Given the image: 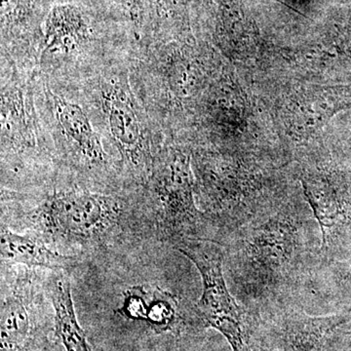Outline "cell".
<instances>
[{
  "mask_svg": "<svg viewBox=\"0 0 351 351\" xmlns=\"http://www.w3.org/2000/svg\"><path fill=\"white\" fill-rule=\"evenodd\" d=\"M313 219L292 207H274L218 241L240 301L258 309L282 302L317 269Z\"/></svg>",
  "mask_w": 351,
  "mask_h": 351,
  "instance_id": "obj_1",
  "label": "cell"
},
{
  "mask_svg": "<svg viewBox=\"0 0 351 351\" xmlns=\"http://www.w3.org/2000/svg\"><path fill=\"white\" fill-rule=\"evenodd\" d=\"M1 223H20L50 246L96 250L114 243L142 221L149 225L138 191L64 184L38 193L1 189Z\"/></svg>",
  "mask_w": 351,
  "mask_h": 351,
  "instance_id": "obj_2",
  "label": "cell"
},
{
  "mask_svg": "<svg viewBox=\"0 0 351 351\" xmlns=\"http://www.w3.org/2000/svg\"><path fill=\"white\" fill-rule=\"evenodd\" d=\"M82 101L127 191H138L152 174L163 145L156 126L132 87L130 52L117 55L84 73L52 80Z\"/></svg>",
  "mask_w": 351,
  "mask_h": 351,
  "instance_id": "obj_3",
  "label": "cell"
},
{
  "mask_svg": "<svg viewBox=\"0 0 351 351\" xmlns=\"http://www.w3.org/2000/svg\"><path fill=\"white\" fill-rule=\"evenodd\" d=\"M38 69L1 59V188L45 186L59 172L36 98Z\"/></svg>",
  "mask_w": 351,
  "mask_h": 351,
  "instance_id": "obj_4",
  "label": "cell"
},
{
  "mask_svg": "<svg viewBox=\"0 0 351 351\" xmlns=\"http://www.w3.org/2000/svg\"><path fill=\"white\" fill-rule=\"evenodd\" d=\"M36 104L49 132L60 173L73 184L104 191H127L119 168L82 101L38 73Z\"/></svg>",
  "mask_w": 351,
  "mask_h": 351,
  "instance_id": "obj_5",
  "label": "cell"
},
{
  "mask_svg": "<svg viewBox=\"0 0 351 351\" xmlns=\"http://www.w3.org/2000/svg\"><path fill=\"white\" fill-rule=\"evenodd\" d=\"M105 20L80 0H56L44 21L39 73L69 77L130 49L131 38L110 36Z\"/></svg>",
  "mask_w": 351,
  "mask_h": 351,
  "instance_id": "obj_6",
  "label": "cell"
},
{
  "mask_svg": "<svg viewBox=\"0 0 351 351\" xmlns=\"http://www.w3.org/2000/svg\"><path fill=\"white\" fill-rule=\"evenodd\" d=\"M172 247L195 265L202 280V294L193 309L196 324L221 332L232 351H267L260 309L239 304L228 289L223 247L205 239H184Z\"/></svg>",
  "mask_w": 351,
  "mask_h": 351,
  "instance_id": "obj_7",
  "label": "cell"
},
{
  "mask_svg": "<svg viewBox=\"0 0 351 351\" xmlns=\"http://www.w3.org/2000/svg\"><path fill=\"white\" fill-rule=\"evenodd\" d=\"M138 191L147 221L159 239L171 245L184 239L215 240L211 223L196 206L189 156L162 147Z\"/></svg>",
  "mask_w": 351,
  "mask_h": 351,
  "instance_id": "obj_8",
  "label": "cell"
},
{
  "mask_svg": "<svg viewBox=\"0 0 351 351\" xmlns=\"http://www.w3.org/2000/svg\"><path fill=\"white\" fill-rule=\"evenodd\" d=\"M31 269L2 274L1 351H51Z\"/></svg>",
  "mask_w": 351,
  "mask_h": 351,
  "instance_id": "obj_9",
  "label": "cell"
},
{
  "mask_svg": "<svg viewBox=\"0 0 351 351\" xmlns=\"http://www.w3.org/2000/svg\"><path fill=\"white\" fill-rule=\"evenodd\" d=\"M56 0H1V58L38 69L43 24Z\"/></svg>",
  "mask_w": 351,
  "mask_h": 351,
  "instance_id": "obj_10",
  "label": "cell"
},
{
  "mask_svg": "<svg viewBox=\"0 0 351 351\" xmlns=\"http://www.w3.org/2000/svg\"><path fill=\"white\" fill-rule=\"evenodd\" d=\"M0 234L2 269L24 265L27 269L69 272L80 265L78 257L51 249L45 240L34 233L21 234L1 223Z\"/></svg>",
  "mask_w": 351,
  "mask_h": 351,
  "instance_id": "obj_11",
  "label": "cell"
},
{
  "mask_svg": "<svg viewBox=\"0 0 351 351\" xmlns=\"http://www.w3.org/2000/svg\"><path fill=\"white\" fill-rule=\"evenodd\" d=\"M350 313L313 316L284 309L280 325L281 351H323L332 332L350 322Z\"/></svg>",
  "mask_w": 351,
  "mask_h": 351,
  "instance_id": "obj_12",
  "label": "cell"
},
{
  "mask_svg": "<svg viewBox=\"0 0 351 351\" xmlns=\"http://www.w3.org/2000/svg\"><path fill=\"white\" fill-rule=\"evenodd\" d=\"M51 272L45 292L54 311L55 337L66 351H93L76 317L68 272Z\"/></svg>",
  "mask_w": 351,
  "mask_h": 351,
  "instance_id": "obj_13",
  "label": "cell"
},
{
  "mask_svg": "<svg viewBox=\"0 0 351 351\" xmlns=\"http://www.w3.org/2000/svg\"><path fill=\"white\" fill-rule=\"evenodd\" d=\"M184 320L181 306L176 295L156 288L149 295V311L145 322L154 331L163 332L175 330Z\"/></svg>",
  "mask_w": 351,
  "mask_h": 351,
  "instance_id": "obj_14",
  "label": "cell"
},
{
  "mask_svg": "<svg viewBox=\"0 0 351 351\" xmlns=\"http://www.w3.org/2000/svg\"><path fill=\"white\" fill-rule=\"evenodd\" d=\"M112 19L123 23L134 40H140L144 32L147 0H108Z\"/></svg>",
  "mask_w": 351,
  "mask_h": 351,
  "instance_id": "obj_15",
  "label": "cell"
},
{
  "mask_svg": "<svg viewBox=\"0 0 351 351\" xmlns=\"http://www.w3.org/2000/svg\"><path fill=\"white\" fill-rule=\"evenodd\" d=\"M149 293L143 286H134L124 293L122 306L117 311L122 317L132 321H145L149 304Z\"/></svg>",
  "mask_w": 351,
  "mask_h": 351,
  "instance_id": "obj_16",
  "label": "cell"
},
{
  "mask_svg": "<svg viewBox=\"0 0 351 351\" xmlns=\"http://www.w3.org/2000/svg\"><path fill=\"white\" fill-rule=\"evenodd\" d=\"M339 272V280L346 285L351 286V261L345 269Z\"/></svg>",
  "mask_w": 351,
  "mask_h": 351,
  "instance_id": "obj_17",
  "label": "cell"
}]
</instances>
